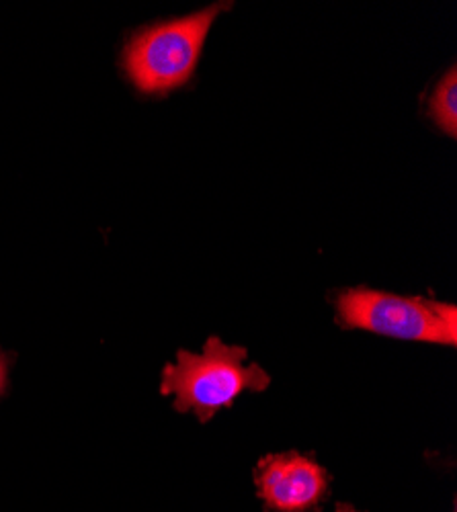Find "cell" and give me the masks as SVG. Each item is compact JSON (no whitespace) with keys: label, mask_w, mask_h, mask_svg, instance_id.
Listing matches in <instances>:
<instances>
[{"label":"cell","mask_w":457,"mask_h":512,"mask_svg":"<svg viewBox=\"0 0 457 512\" xmlns=\"http://www.w3.org/2000/svg\"><path fill=\"white\" fill-rule=\"evenodd\" d=\"M246 349L230 347L218 336L207 338L201 353L181 349L177 363H166L160 379V394L175 396L173 408L210 422L220 410L232 408L244 392H265L269 373L259 365H246Z\"/></svg>","instance_id":"1"},{"label":"cell","mask_w":457,"mask_h":512,"mask_svg":"<svg viewBox=\"0 0 457 512\" xmlns=\"http://www.w3.org/2000/svg\"><path fill=\"white\" fill-rule=\"evenodd\" d=\"M230 7L232 3H216L134 33L121 58L134 87L144 95H166L185 87L197 70L212 25Z\"/></svg>","instance_id":"2"},{"label":"cell","mask_w":457,"mask_h":512,"mask_svg":"<svg viewBox=\"0 0 457 512\" xmlns=\"http://www.w3.org/2000/svg\"><path fill=\"white\" fill-rule=\"evenodd\" d=\"M343 330H365L417 343L457 345V308L429 297L396 295L369 287L341 289L332 297Z\"/></svg>","instance_id":"3"},{"label":"cell","mask_w":457,"mask_h":512,"mask_svg":"<svg viewBox=\"0 0 457 512\" xmlns=\"http://www.w3.org/2000/svg\"><path fill=\"white\" fill-rule=\"evenodd\" d=\"M253 476L265 512H316L330 496L332 476L314 455L298 451L265 455Z\"/></svg>","instance_id":"4"},{"label":"cell","mask_w":457,"mask_h":512,"mask_svg":"<svg viewBox=\"0 0 457 512\" xmlns=\"http://www.w3.org/2000/svg\"><path fill=\"white\" fill-rule=\"evenodd\" d=\"M427 115L449 138H457V68L451 66L433 89Z\"/></svg>","instance_id":"5"},{"label":"cell","mask_w":457,"mask_h":512,"mask_svg":"<svg viewBox=\"0 0 457 512\" xmlns=\"http://www.w3.org/2000/svg\"><path fill=\"white\" fill-rule=\"evenodd\" d=\"M7 371H9L7 357L0 353V396H3L5 390H7Z\"/></svg>","instance_id":"6"},{"label":"cell","mask_w":457,"mask_h":512,"mask_svg":"<svg viewBox=\"0 0 457 512\" xmlns=\"http://www.w3.org/2000/svg\"><path fill=\"white\" fill-rule=\"evenodd\" d=\"M335 512H361V510H357L353 504L339 502V504H337V508H335Z\"/></svg>","instance_id":"7"}]
</instances>
